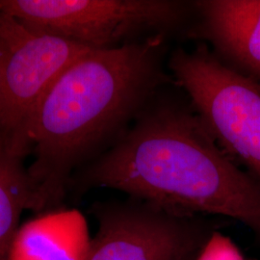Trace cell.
<instances>
[{
  "instance_id": "6da1fadb",
  "label": "cell",
  "mask_w": 260,
  "mask_h": 260,
  "mask_svg": "<svg viewBox=\"0 0 260 260\" xmlns=\"http://www.w3.org/2000/svg\"><path fill=\"white\" fill-rule=\"evenodd\" d=\"M156 93L111 149L76 171L68 195L106 188L183 215L230 218L260 241V183L220 148L185 93Z\"/></svg>"
},
{
  "instance_id": "7a4b0ae2",
  "label": "cell",
  "mask_w": 260,
  "mask_h": 260,
  "mask_svg": "<svg viewBox=\"0 0 260 260\" xmlns=\"http://www.w3.org/2000/svg\"><path fill=\"white\" fill-rule=\"evenodd\" d=\"M167 40L92 49L49 88L28 131L38 214L62 207L75 172L111 149L151 99L176 84L165 64Z\"/></svg>"
},
{
  "instance_id": "3957f363",
  "label": "cell",
  "mask_w": 260,
  "mask_h": 260,
  "mask_svg": "<svg viewBox=\"0 0 260 260\" xmlns=\"http://www.w3.org/2000/svg\"><path fill=\"white\" fill-rule=\"evenodd\" d=\"M0 10L91 49L169 38L194 19L193 1L181 0H0Z\"/></svg>"
},
{
  "instance_id": "277c9868",
  "label": "cell",
  "mask_w": 260,
  "mask_h": 260,
  "mask_svg": "<svg viewBox=\"0 0 260 260\" xmlns=\"http://www.w3.org/2000/svg\"><path fill=\"white\" fill-rule=\"evenodd\" d=\"M167 68L223 152L260 183V84L223 64L205 43L175 49Z\"/></svg>"
},
{
  "instance_id": "5b68a950",
  "label": "cell",
  "mask_w": 260,
  "mask_h": 260,
  "mask_svg": "<svg viewBox=\"0 0 260 260\" xmlns=\"http://www.w3.org/2000/svg\"><path fill=\"white\" fill-rule=\"evenodd\" d=\"M92 50L63 38L28 27L0 10L1 144L23 158L31 153L28 131L52 84Z\"/></svg>"
},
{
  "instance_id": "8992f818",
  "label": "cell",
  "mask_w": 260,
  "mask_h": 260,
  "mask_svg": "<svg viewBox=\"0 0 260 260\" xmlns=\"http://www.w3.org/2000/svg\"><path fill=\"white\" fill-rule=\"evenodd\" d=\"M98 231L86 260H195L218 218L183 215L128 198L91 206Z\"/></svg>"
},
{
  "instance_id": "52a82bcc",
  "label": "cell",
  "mask_w": 260,
  "mask_h": 260,
  "mask_svg": "<svg viewBox=\"0 0 260 260\" xmlns=\"http://www.w3.org/2000/svg\"><path fill=\"white\" fill-rule=\"evenodd\" d=\"M186 36L206 44L236 73L260 84V0H197Z\"/></svg>"
},
{
  "instance_id": "ba28073f",
  "label": "cell",
  "mask_w": 260,
  "mask_h": 260,
  "mask_svg": "<svg viewBox=\"0 0 260 260\" xmlns=\"http://www.w3.org/2000/svg\"><path fill=\"white\" fill-rule=\"evenodd\" d=\"M92 238L83 214L59 207L20 224L6 260H86Z\"/></svg>"
},
{
  "instance_id": "9c48e42d",
  "label": "cell",
  "mask_w": 260,
  "mask_h": 260,
  "mask_svg": "<svg viewBox=\"0 0 260 260\" xmlns=\"http://www.w3.org/2000/svg\"><path fill=\"white\" fill-rule=\"evenodd\" d=\"M23 161L0 147V260L7 258L23 211L37 213L36 187Z\"/></svg>"
},
{
  "instance_id": "30bf717a",
  "label": "cell",
  "mask_w": 260,
  "mask_h": 260,
  "mask_svg": "<svg viewBox=\"0 0 260 260\" xmlns=\"http://www.w3.org/2000/svg\"><path fill=\"white\" fill-rule=\"evenodd\" d=\"M195 260H244L231 238L217 231L210 236Z\"/></svg>"
},
{
  "instance_id": "8fae6325",
  "label": "cell",
  "mask_w": 260,
  "mask_h": 260,
  "mask_svg": "<svg viewBox=\"0 0 260 260\" xmlns=\"http://www.w3.org/2000/svg\"><path fill=\"white\" fill-rule=\"evenodd\" d=\"M0 147H2V148H4L3 146H2V144H1V129H0ZM5 149V148H4Z\"/></svg>"
}]
</instances>
